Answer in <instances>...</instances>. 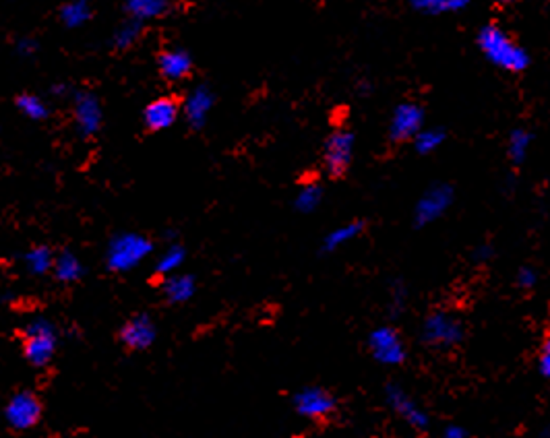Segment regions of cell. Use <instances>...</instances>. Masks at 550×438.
Listing matches in <instances>:
<instances>
[{
  "label": "cell",
  "mask_w": 550,
  "mask_h": 438,
  "mask_svg": "<svg viewBox=\"0 0 550 438\" xmlns=\"http://www.w3.org/2000/svg\"><path fill=\"white\" fill-rule=\"evenodd\" d=\"M464 323L447 310H433L422 323L420 337L435 350H451L464 341Z\"/></svg>",
  "instance_id": "cell-3"
},
{
  "label": "cell",
  "mask_w": 550,
  "mask_h": 438,
  "mask_svg": "<svg viewBox=\"0 0 550 438\" xmlns=\"http://www.w3.org/2000/svg\"><path fill=\"white\" fill-rule=\"evenodd\" d=\"M456 200V190L447 182H437L422 192L414 207V226L427 228L443 218Z\"/></svg>",
  "instance_id": "cell-4"
},
{
  "label": "cell",
  "mask_w": 550,
  "mask_h": 438,
  "mask_svg": "<svg viewBox=\"0 0 550 438\" xmlns=\"http://www.w3.org/2000/svg\"><path fill=\"white\" fill-rule=\"evenodd\" d=\"M292 405L302 418L321 422L336 414L338 399L323 387H304L294 395Z\"/></svg>",
  "instance_id": "cell-11"
},
{
  "label": "cell",
  "mask_w": 550,
  "mask_h": 438,
  "mask_svg": "<svg viewBox=\"0 0 550 438\" xmlns=\"http://www.w3.org/2000/svg\"><path fill=\"white\" fill-rule=\"evenodd\" d=\"M158 63H160L162 75L166 79H187L192 73L191 56L182 50L162 52Z\"/></svg>",
  "instance_id": "cell-15"
},
{
  "label": "cell",
  "mask_w": 550,
  "mask_h": 438,
  "mask_svg": "<svg viewBox=\"0 0 550 438\" xmlns=\"http://www.w3.org/2000/svg\"><path fill=\"white\" fill-rule=\"evenodd\" d=\"M79 126L85 135H92V132L98 131L100 126V110L93 102H81L79 103Z\"/></svg>",
  "instance_id": "cell-25"
},
{
  "label": "cell",
  "mask_w": 550,
  "mask_h": 438,
  "mask_svg": "<svg viewBox=\"0 0 550 438\" xmlns=\"http://www.w3.org/2000/svg\"><path fill=\"white\" fill-rule=\"evenodd\" d=\"M356 150V137L352 131L336 129L325 139L323 168L331 178H341L352 166Z\"/></svg>",
  "instance_id": "cell-5"
},
{
  "label": "cell",
  "mask_w": 550,
  "mask_h": 438,
  "mask_svg": "<svg viewBox=\"0 0 550 438\" xmlns=\"http://www.w3.org/2000/svg\"><path fill=\"white\" fill-rule=\"evenodd\" d=\"M89 17V6L85 0H77V3L66 5L63 9V19L69 25H79L83 24V21Z\"/></svg>",
  "instance_id": "cell-27"
},
{
  "label": "cell",
  "mask_w": 550,
  "mask_h": 438,
  "mask_svg": "<svg viewBox=\"0 0 550 438\" xmlns=\"http://www.w3.org/2000/svg\"><path fill=\"white\" fill-rule=\"evenodd\" d=\"M54 255H52V250L46 247H34L32 250L27 252L24 257L25 267L29 273H34V276H44V273L52 271V267H54Z\"/></svg>",
  "instance_id": "cell-22"
},
{
  "label": "cell",
  "mask_w": 550,
  "mask_h": 438,
  "mask_svg": "<svg viewBox=\"0 0 550 438\" xmlns=\"http://www.w3.org/2000/svg\"><path fill=\"white\" fill-rule=\"evenodd\" d=\"M21 352L24 358L34 368H48L52 360L56 358L61 336L54 323L48 318H32L24 329H21Z\"/></svg>",
  "instance_id": "cell-2"
},
{
  "label": "cell",
  "mask_w": 550,
  "mask_h": 438,
  "mask_svg": "<svg viewBox=\"0 0 550 438\" xmlns=\"http://www.w3.org/2000/svg\"><path fill=\"white\" fill-rule=\"evenodd\" d=\"M493 257H495V248L490 247V244H478V247L472 250V261L478 265L488 263Z\"/></svg>",
  "instance_id": "cell-31"
},
{
  "label": "cell",
  "mask_w": 550,
  "mask_h": 438,
  "mask_svg": "<svg viewBox=\"0 0 550 438\" xmlns=\"http://www.w3.org/2000/svg\"><path fill=\"white\" fill-rule=\"evenodd\" d=\"M54 276L58 281H64V284H73L77 281L81 276H83V267H81L79 258L71 252H63L54 258V267H52Z\"/></svg>",
  "instance_id": "cell-20"
},
{
  "label": "cell",
  "mask_w": 550,
  "mask_h": 438,
  "mask_svg": "<svg viewBox=\"0 0 550 438\" xmlns=\"http://www.w3.org/2000/svg\"><path fill=\"white\" fill-rule=\"evenodd\" d=\"M476 44H478L482 56H485L490 64L505 73H511V75L524 73L527 71V66H530V54H527V50L519 46L501 25L486 24L485 27H480L478 35H476Z\"/></svg>",
  "instance_id": "cell-1"
},
{
  "label": "cell",
  "mask_w": 550,
  "mask_h": 438,
  "mask_svg": "<svg viewBox=\"0 0 550 438\" xmlns=\"http://www.w3.org/2000/svg\"><path fill=\"white\" fill-rule=\"evenodd\" d=\"M412 9L427 17H443V15H456L470 6V0H410Z\"/></svg>",
  "instance_id": "cell-16"
},
{
  "label": "cell",
  "mask_w": 550,
  "mask_h": 438,
  "mask_svg": "<svg viewBox=\"0 0 550 438\" xmlns=\"http://www.w3.org/2000/svg\"><path fill=\"white\" fill-rule=\"evenodd\" d=\"M195 294V279L191 276H170L163 284V296L172 304H184Z\"/></svg>",
  "instance_id": "cell-17"
},
{
  "label": "cell",
  "mask_w": 550,
  "mask_h": 438,
  "mask_svg": "<svg viewBox=\"0 0 550 438\" xmlns=\"http://www.w3.org/2000/svg\"><path fill=\"white\" fill-rule=\"evenodd\" d=\"M385 401H388L389 410L396 414L398 418L404 420L408 426L418 430V433L428 430L430 418L427 410L404 387H399V384H388V389H385Z\"/></svg>",
  "instance_id": "cell-9"
},
{
  "label": "cell",
  "mask_w": 550,
  "mask_h": 438,
  "mask_svg": "<svg viewBox=\"0 0 550 438\" xmlns=\"http://www.w3.org/2000/svg\"><path fill=\"white\" fill-rule=\"evenodd\" d=\"M445 139H447V135H445L443 129H435V126H430V129H428V126H425V129H422L418 135L414 137L412 143H414L416 153L430 155V153L441 150Z\"/></svg>",
  "instance_id": "cell-21"
},
{
  "label": "cell",
  "mask_w": 550,
  "mask_h": 438,
  "mask_svg": "<svg viewBox=\"0 0 550 438\" xmlns=\"http://www.w3.org/2000/svg\"><path fill=\"white\" fill-rule=\"evenodd\" d=\"M178 114H181V100L176 95H163V98L153 100L143 112V122L147 131L158 132L166 131L176 122Z\"/></svg>",
  "instance_id": "cell-13"
},
{
  "label": "cell",
  "mask_w": 550,
  "mask_h": 438,
  "mask_svg": "<svg viewBox=\"0 0 550 438\" xmlns=\"http://www.w3.org/2000/svg\"><path fill=\"white\" fill-rule=\"evenodd\" d=\"M532 132L527 129H513L511 135L507 139V155L509 160L519 166V163H524L527 153L532 150Z\"/></svg>",
  "instance_id": "cell-18"
},
{
  "label": "cell",
  "mask_w": 550,
  "mask_h": 438,
  "mask_svg": "<svg viewBox=\"0 0 550 438\" xmlns=\"http://www.w3.org/2000/svg\"><path fill=\"white\" fill-rule=\"evenodd\" d=\"M323 203V187L319 182H307L302 184L300 190L296 192L294 207L300 213H313Z\"/></svg>",
  "instance_id": "cell-19"
},
{
  "label": "cell",
  "mask_w": 550,
  "mask_h": 438,
  "mask_svg": "<svg viewBox=\"0 0 550 438\" xmlns=\"http://www.w3.org/2000/svg\"><path fill=\"white\" fill-rule=\"evenodd\" d=\"M368 350L383 366H399V364L406 362L408 355L404 339H401L398 329H393L389 325L377 326V329L370 331Z\"/></svg>",
  "instance_id": "cell-8"
},
{
  "label": "cell",
  "mask_w": 550,
  "mask_h": 438,
  "mask_svg": "<svg viewBox=\"0 0 550 438\" xmlns=\"http://www.w3.org/2000/svg\"><path fill=\"white\" fill-rule=\"evenodd\" d=\"M137 29H139L137 25H126L121 32V35H118V38H121V44H129L133 38H135Z\"/></svg>",
  "instance_id": "cell-33"
},
{
  "label": "cell",
  "mask_w": 550,
  "mask_h": 438,
  "mask_svg": "<svg viewBox=\"0 0 550 438\" xmlns=\"http://www.w3.org/2000/svg\"><path fill=\"white\" fill-rule=\"evenodd\" d=\"M538 373L545 381L550 383V333L545 337L538 354Z\"/></svg>",
  "instance_id": "cell-29"
},
{
  "label": "cell",
  "mask_w": 550,
  "mask_h": 438,
  "mask_svg": "<svg viewBox=\"0 0 550 438\" xmlns=\"http://www.w3.org/2000/svg\"><path fill=\"white\" fill-rule=\"evenodd\" d=\"M443 438H470V433L462 424H449L443 430Z\"/></svg>",
  "instance_id": "cell-32"
},
{
  "label": "cell",
  "mask_w": 550,
  "mask_h": 438,
  "mask_svg": "<svg viewBox=\"0 0 550 438\" xmlns=\"http://www.w3.org/2000/svg\"><path fill=\"white\" fill-rule=\"evenodd\" d=\"M364 228L367 226H364L362 219L346 221V224L333 228L321 242V252L323 255H333V252L348 247V244H352L354 240L360 238L364 234Z\"/></svg>",
  "instance_id": "cell-14"
},
{
  "label": "cell",
  "mask_w": 550,
  "mask_h": 438,
  "mask_svg": "<svg viewBox=\"0 0 550 438\" xmlns=\"http://www.w3.org/2000/svg\"><path fill=\"white\" fill-rule=\"evenodd\" d=\"M17 106H19L21 112H24L29 118H44V116H46V108H44V103L38 98H34V95H21V98L17 100Z\"/></svg>",
  "instance_id": "cell-28"
},
{
  "label": "cell",
  "mask_w": 550,
  "mask_h": 438,
  "mask_svg": "<svg viewBox=\"0 0 550 438\" xmlns=\"http://www.w3.org/2000/svg\"><path fill=\"white\" fill-rule=\"evenodd\" d=\"M406 300H408V289L404 286V281L396 279L389 286V310H391L393 316H398V315L404 313Z\"/></svg>",
  "instance_id": "cell-26"
},
{
  "label": "cell",
  "mask_w": 550,
  "mask_h": 438,
  "mask_svg": "<svg viewBox=\"0 0 550 438\" xmlns=\"http://www.w3.org/2000/svg\"><path fill=\"white\" fill-rule=\"evenodd\" d=\"M425 129V108L416 102H401L393 108L389 121V139L393 143H406Z\"/></svg>",
  "instance_id": "cell-10"
},
{
  "label": "cell",
  "mask_w": 550,
  "mask_h": 438,
  "mask_svg": "<svg viewBox=\"0 0 550 438\" xmlns=\"http://www.w3.org/2000/svg\"><path fill=\"white\" fill-rule=\"evenodd\" d=\"M516 281L522 289H534L538 286V271L534 269V267H522V269L517 271Z\"/></svg>",
  "instance_id": "cell-30"
},
{
  "label": "cell",
  "mask_w": 550,
  "mask_h": 438,
  "mask_svg": "<svg viewBox=\"0 0 550 438\" xmlns=\"http://www.w3.org/2000/svg\"><path fill=\"white\" fill-rule=\"evenodd\" d=\"M44 414L42 399L34 391H17L13 393L5 405V420L13 430L25 433L40 424Z\"/></svg>",
  "instance_id": "cell-6"
},
{
  "label": "cell",
  "mask_w": 550,
  "mask_h": 438,
  "mask_svg": "<svg viewBox=\"0 0 550 438\" xmlns=\"http://www.w3.org/2000/svg\"><path fill=\"white\" fill-rule=\"evenodd\" d=\"M184 261V250L181 247H172L168 248L163 255L158 258V265H155V271L160 273V276H174V273L181 269V265Z\"/></svg>",
  "instance_id": "cell-24"
},
{
  "label": "cell",
  "mask_w": 550,
  "mask_h": 438,
  "mask_svg": "<svg viewBox=\"0 0 550 438\" xmlns=\"http://www.w3.org/2000/svg\"><path fill=\"white\" fill-rule=\"evenodd\" d=\"M158 339V326L150 315H135L118 331V341L129 352H145Z\"/></svg>",
  "instance_id": "cell-12"
},
{
  "label": "cell",
  "mask_w": 550,
  "mask_h": 438,
  "mask_svg": "<svg viewBox=\"0 0 550 438\" xmlns=\"http://www.w3.org/2000/svg\"><path fill=\"white\" fill-rule=\"evenodd\" d=\"M166 0H129V11L131 15H135L137 19L158 17V15L166 13Z\"/></svg>",
  "instance_id": "cell-23"
},
{
  "label": "cell",
  "mask_w": 550,
  "mask_h": 438,
  "mask_svg": "<svg viewBox=\"0 0 550 438\" xmlns=\"http://www.w3.org/2000/svg\"><path fill=\"white\" fill-rule=\"evenodd\" d=\"M540 438H550V426H546V428H542V433H540Z\"/></svg>",
  "instance_id": "cell-35"
},
{
  "label": "cell",
  "mask_w": 550,
  "mask_h": 438,
  "mask_svg": "<svg viewBox=\"0 0 550 438\" xmlns=\"http://www.w3.org/2000/svg\"><path fill=\"white\" fill-rule=\"evenodd\" d=\"M152 252V244L139 234H124L113 240L108 248V267L113 271H129Z\"/></svg>",
  "instance_id": "cell-7"
},
{
  "label": "cell",
  "mask_w": 550,
  "mask_h": 438,
  "mask_svg": "<svg viewBox=\"0 0 550 438\" xmlns=\"http://www.w3.org/2000/svg\"><path fill=\"white\" fill-rule=\"evenodd\" d=\"M496 5H503V6H507V5H516V3H519V0H495Z\"/></svg>",
  "instance_id": "cell-34"
}]
</instances>
